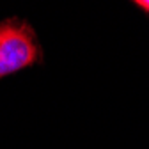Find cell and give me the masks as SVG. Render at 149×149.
I'll return each mask as SVG.
<instances>
[{
	"label": "cell",
	"instance_id": "cell-1",
	"mask_svg": "<svg viewBox=\"0 0 149 149\" xmlns=\"http://www.w3.org/2000/svg\"><path fill=\"white\" fill-rule=\"evenodd\" d=\"M37 59V45L25 23H0V78L20 71Z\"/></svg>",
	"mask_w": 149,
	"mask_h": 149
},
{
	"label": "cell",
	"instance_id": "cell-2",
	"mask_svg": "<svg viewBox=\"0 0 149 149\" xmlns=\"http://www.w3.org/2000/svg\"><path fill=\"white\" fill-rule=\"evenodd\" d=\"M139 7H142L144 11H149V0H144V2H137Z\"/></svg>",
	"mask_w": 149,
	"mask_h": 149
}]
</instances>
